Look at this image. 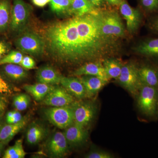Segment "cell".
Segmentation results:
<instances>
[{"label":"cell","instance_id":"6da1fadb","mask_svg":"<svg viewBox=\"0 0 158 158\" xmlns=\"http://www.w3.org/2000/svg\"><path fill=\"white\" fill-rule=\"evenodd\" d=\"M45 49L52 58L75 65L99 61L119 50V44L102 33L98 10L52 23L44 31Z\"/></svg>","mask_w":158,"mask_h":158},{"label":"cell","instance_id":"7a4b0ae2","mask_svg":"<svg viewBox=\"0 0 158 158\" xmlns=\"http://www.w3.org/2000/svg\"><path fill=\"white\" fill-rule=\"evenodd\" d=\"M101 29L106 37L116 40L124 37L126 30L118 12L114 10H98Z\"/></svg>","mask_w":158,"mask_h":158},{"label":"cell","instance_id":"3957f363","mask_svg":"<svg viewBox=\"0 0 158 158\" xmlns=\"http://www.w3.org/2000/svg\"><path fill=\"white\" fill-rule=\"evenodd\" d=\"M137 97L138 107L141 113L148 117L156 115L158 88L141 85Z\"/></svg>","mask_w":158,"mask_h":158},{"label":"cell","instance_id":"277c9868","mask_svg":"<svg viewBox=\"0 0 158 158\" xmlns=\"http://www.w3.org/2000/svg\"><path fill=\"white\" fill-rule=\"evenodd\" d=\"M15 44L21 52L34 56H41L45 49L43 38L31 32H27L21 35L15 40Z\"/></svg>","mask_w":158,"mask_h":158},{"label":"cell","instance_id":"5b68a950","mask_svg":"<svg viewBox=\"0 0 158 158\" xmlns=\"http://www.w3.org/2000/svg\"><path fill=\"white\" fill-rule=\"evenodd\" d=\"M116 80L119 85L133 96H137L141 85L138 73V67L135 63L130 62L124 64L121 73Z\"/></svg>","mask_w":158,"mask_h":158},{"label":"cell","instance_id":"8992f818","mask_svg":"<svg viewBox=\"0 0 158 158\" xmlns=\"http://www.w3.org/2000/svg\"><path fill=\"white\" fill-rule=\"evenodd\" d=\"M44 114L51 123L61 129H65L74 122L73 111L70 105L48 108L44 110Z\"/></svg>","mask_w":158,"mask_h":158},{"label":"cell","instance_id":"52a82bcc","mask_svg":"<svg viewBox=\"0 0 158 158\" xmlns=\"http://www.w3.org/2000/svg\"><path fill=\"white\" fill-rule=\"evenodd\" d=\"M73 111L74 123L86 127L93 120L97 108L93 102L80 101L70 105Z\"/></svg>","mask_w":158,"mask_h":158},{"label":"cell","instance_id":"ba28073f","mask_svg":"<svg viewBox=\"0 0 158 158\" xmlns=\"http://www.w3.org/2000/svg\"><path fill=\"white\" fill-rule=\"evenodd\" d=\"M30 7L23 0H14L11 7V19L9 27L14 32L23 30L28 21Z\"/></svg>","mask_w":158,"mask_h":158},{"label":"cell","instance_id":"9c48e42d","mask_svg":"<svg viewBox=\"0 0 158 158\" xmlns=\"http://www.w3.org/2000/svg\"><path fill=\"white\" fill-rule=\"evenodd\" d=\"M69 146L64 133L56 132L49 138L45 148L49 156L51 158H63L67 156Z\"/></svg>","mask_w":158,"mask_h":158},{"label":"cell","instance_id":"30bf717a","mask_svg":"<svg viewBox=\"0 0 158 158\" xmlns=\"http://www.w3.org/2000/svg\"><path fill=\"white\" fill-rule=\"evenodd\" d=\"M118 6L120 14L126 22L127 31L130 34L135 33L142 23V12L139 9L130 6L126 0H123Z\"/></svg>","mask_w":158,"mask_h":158},{"label":"cell","instance_id":"8fae6325","mask_svg":"<svg viewBox=\"0 0 158 158\" xmlns=\"http://www.w3.org/2000/svg\"><path fill=\"white\" fill-rule=\"evenodd\" d=\"M43 104L52 107L69 106L75 101V98L64 87H55L42 101Z\"/></svg>","mask_w":158,"mask_h":158},{"label":"cell","instance_id":"7c38bea8","mask_svg":"<svg viewBox=\"0 0 158 158\" xmlns=\"http://www.w3.org/2000/svg\"><path fill=\"white\" fill-rule=\"evenodd\" d=\"M64 135L69 147H80L88 141V132L85 127L73 123L65 129Z\"/></svg>","mask_w":158,"mask_h":158},{"label":"cell","instance_id":"4fadbf2b","mask_svg":"<svg viewBox=\"0 0 158 158\" xmlns=\"http://www.w3.org/2000/svg\"><path fill=\"white\" fill-rule=\"evenodd\" d=\"M136 54L158 60V37H148L141 40L133 47Z\"/></svg>","mask_w":158,"mask_h":158},{"label":"cell","instance_id":"5bb4252c","mask_svg":"<svg viewBox=\"0 0 158 158\" xmlns=\"http://www.w3.org/2000/svg\"><path fill=\"white\" fill-rule=\"evenodd\" d=\"M75 76H93L109 81L110 79L105 72L102 63L100 61L86 62L73 72Z\"/></svg>","mask_w":158,"mask_h":158},{"label":"cell","instance_id":"9a60e30c","mask_svg":"<svg viewBox=\"0 0 158 158\" xmlns=\"http://www.w3.org/2000/svg\"><path fill=\"white\" fill-rule=\"evenodd\" d=\"M141 85H147L158 89V67L149 63L138 67Z\"/></svg>","mask_w":158,"mask_h":158},{"label":"cell","instance_id":"2e32d148","mask_svg":"<svg viewBox=\"0 0 158 158\" xmlns=\"http://www.w3.org/2000/svg\"><path fill=\"white\" fill-rule=\"evenodd\" d=\"M60 84L74 98L81 100L87 97L84 85L79 78L61 77Z\"/></svg>","mask_w":158,"mask_h":158},{"label":"cell","instance_id":"e0dca14e","mask_svg":"<svg viewBox=\"0 0 158 158\" xmlns=\"http://www.w3.org/2000/svg\"><path fill=\"white\" fill-rule=\"evenodd\" d=\"M85 87L87 97L95 96L109 81L93 76L84 75L79 77Z\"/></svg>","mask_w":158,"mask_h":158},{"label":"cell","instance_id":"ac0fdd59","mask_svg":"<svg viewBox=\"0 0 158 158\" xmlns=\"http://www.w3.org/2000/svg\"><path fill=\"white\" fill-rule=\"evenodd\" d=\"M28 122V117H24L21 121L16 123L4 126L0 130V142L6 144L11 141L15 135L26 126Z\"/></svg>","mask_w":158,"mask_h":158},{"label":"cell","instance_id":"d6986e66","mask_svg":"<svg viewBox=\"0 0 158 158\" xmlns=\"http://www.w3.org/2000/svg\"><path fill=\"white\" fill-rule=\"evenodd\" d=\"M62 76L51 66H42L37 72V78L39 83L52 85L60 84Z\"/></svg>","mask_w":158,"mask_h":158},{"label":"cell","instance_id":"ffe728a7","mask_svg":"<svg viewBox=\"0 0 158 158\" xmlns=\"http://www.w3.org/2000/svg\"><path fill=\"white\" fill-rule=\"evenodd\" d=\"M2 65V73L11 81H21L28 76L27 72L21 65L15 64H7Z\"/></svg>","mask_w":158,"mask_h":158},{"label":"cell","instance_id":"44dd1931","mask_svg":"<svg viewBox=\"0 0 158 158\" xmlns=\"http://www.w3.org/2000/svg\"><path fill=\"white\" fill-rule=\"evenodd\" d=\"M47 130L45 127L34 123L29 127L26 133V139L28 144L34 145L42 141L47 135Z\"/></svg>","mask_w":158,"mask_h":158},{"label":"cell","instance_id":"7402d4cb","mask_svg":"<svg viewBox=\"0 0 158 158\" xmlns=\"http://www.w3.org/2000/svg\"><path fill=\"white\" fill-rule=\"evenodd\" d=\"M54 85L38 83L34 85H26L23 88L37 101H42L49 93L55 88Z\"/></svg>","mask_w":158,"mask_h":158},{"label":"cell","instance_id":"603a6c76","mask_svg":"<svg viewBox=\"0 0 158 158\" xmlns=\"http://www.w3.org/2000/svg\"><path fill=\"white\" fill-rule=\"evenodd\" d=\"M97 10L89 0H73L71 6L69 15L82 16L93 13Z\"/></svg>","mask_w":158,"mask_h":158},{"label":"cell","instance_id":"cb8c5ba5","mask_svg":"<svg viewBox=\"0 0 158 158\" xmlns=\"http://www.w3.org/2000/svg\"><path fill=\"white\" fill-rule=\"evenodd\" d=\"M105 72L110 80L117 79L121 73L123 63L119 59L114 58H107L102 60Z\"/></svg>","mask_w":158,"mask_h":158},{"label":"cell","instance_id":"d4e9b609","mask_svg":"<svg viewBox=\"0 0 158 158\" xmlns=\"http://www.w3.org/2000/svg\"><path fill=\"white\" fill-rule=\"evenodd\" d=\"M11 9L10 0H0V32L6 31L9 27Z\"/></svg>","mask_w":158,"mask_h":158},{"label":"cell","instance_id":"484cf974","mask_svg":"<svg viewBox=\"0 0 158 158\" xmlns=\"http://www.w3.org/2000/svg\"><path fill=\"white\" fill-rule=\"evenodd\" d=\"M50 6L52 11L59 15H69L71 0H50Z\"/></svg>","mask_w":158,"mask_h":158},{"label":"cell","instance_id":"4316f807","mask_svg":"<svg viewBox=\"0 0 158 158\" xmlns=\"http://www.w3.org/2000/svg\"><path fill=\"white\" fill-rule=\"evenodd\" d=\"M23 139H20L15 141L13 146L7 148L4 153L3 158H24L27 152L23 147Z\"/></svg>","mask_w":158,"mask_h":158},{"label":"cell","instance_id":"83f0119b","mask_svg":"<svg viewBox=\"0 0 158 158\" xmlns=\"http://www.w3.org/2000/svg\"><path fill=\"white\" fill-rule=\"evenodd\" d=\"M23 54L19 51H13L0 59V66L7 64H15L20 65L23 58Z\"/></svg>","mask_w":158,"mask_h":158},{"label":"cell","instance_id":"f1b7e54d","mask_svg":"<svg viewBox=\"0 0 158 158\" xmlns=\"http://www.w3.org/2000/svg\"><path fill=\"white\" fill-rule=\"evenodd\" d=\"M31 102V98L27 94H19L14 97L13 104L18 111H23L28 108Z\"/></svg>","mask_w":158,"mask_h":158},{"label":"cell","instance_id":"f546056e","mask_svg":"<svg viewBox=\"0 0 158 158\" xmlns=\"http://www.w3.org/2000/svg\"><path fill=\"white\" fill-rule=\"evenodd\" d=\"M142 9L147 14L158 12V0H140Z\"/></svg>","mask_w":158,"mask_h":158},{"label":"cell","instance_id":"4dcf8cb0","mask_svg":"<svg viewBox=\"0 0 158 158\" xmlns=\"http://www.w3.org/2000/svg\"><path fill=\"white\" fill-rule=\"evenodd\" d=\"M23 118L21 114L18 110L8 112L6 116V122L8 124L17 123L21 121Z\"/></svg>","mask_w":158,"mask_h":158},{"label":"cell","instance_id":"1f68e13d","mask_svg":"<svg viewBox=\"0 0 158 158\" xmlns=\"http://www.w3.org/2000/svg\"><path fill=\"white\" fill-rule=\"evenodd\" d=\"M87 158H112L113 156L110 153L101 150H93L85 156Z\"/></svg>","mask_w":158,"mask_h":158},{"label":"cell","instance_id":"d6a6232c","mask_svg":"<svg viewBox=\"0 0 158 158\" xmlns=\"http://www.w3.org/2000/svg\"><path fill=\"white\" fill-rule=\"evenodd\" d=\"M23 68L27 69H33L36 68V63L32 57L27 56L23 57L20 65Z\"/></svg>","mask_w":158,"mask_h":158},{"label":"cell","instance_id":"836d02e7","mask_svg":"<svg viewBox=\"0 0 158 158\" xmlns=\"http://www.w3.org/2000/svg\"><path fill=\"white\" fill-rule=\"evenodd\" d=\"M12 93V90L9 84L3 79L0 74V94H10Z\"/></svg>","mask_w":158,"mask_h":158},{"label":"cell","instance_id":"e575fe53","mask_svg":"<svg viewBox=\"0 0 158 158\" xmlns=\"http://www.w3.org/2000/svg\"><path fill=\"white\" fill-rule=\"evenodd\" d=\"M148 27L153 32L158 34V13L150 19L148 21Z\"/></svg>","mask_w":158,"mask_h":158},{"label":"cell","instance_id":"d590c367","mask_svg":"<svg viewBox=\"0 0 158 158\" xmlns=\"http://www.w3.org/2000/svg\"><path fill=\"white\" fill-rule=\"evenodd\" d=\"M10 46L8 43L4 40H0V59L9 52Z\"/></svg>","mask_w":158,"mask_h":158},{"label":"cell","instance_id":"8d00e7d4","mask_svg":"<svg viewBox=\"0 0 158 158\" xmlns=\"http://www.w3.org/2000/svg\"><path fill=\"white\" fill-rule=\"evenodd\" d=\"M8 104V100L6 97L0 96V117L2 116L3 113L5 112Z\"/></svg>","mask_w":158,"mask_h":158},{"label":"cell","instance_id":"74e56055","mask_svg":"<svg viewBox=\"0 0 158 158\" xmlns=\"http://www.w3.org/2000/svg\"><path fill=\"white\" fill-rule=\"evenodd\" d=\"M34 5L39 7H43L50 2V0H32Z\"/></svg>","mask_w":158,"mask_h":158},{"label":"cell","instance_id":"f35d334b","mask_svg":"<svg viewBox=\"0 0 158 158\" xmlns=\"http://www.w3.org/2000/svg\"><path fill=\"white\" fill-rule=\"evenodd\" d=\"M109 4L112 6H119L123 0H105Z\"/></svg>","mask_w":158,"mask_h":158},{"label":"cell","instance_id":"ab89813d","mask_svg":"<svg viewBox=\"0 0 158 158\" xmlns=\"http://www.w3.org/2000/svg\"><path fill=\"white\" fill-rule=\"evenodd\" d=\"M94 7H98L102 5L105 0H89Z\"/></svg>","mask_w":158,"mask_h":158},{"label":"cell","instance_id":"60d3db41","mask_svg":"<svg viewBox=\"0 0 158 158\" xmlns=\"http://www.w3.org/2000/svg\"><path fill=\"white\" fill-rule=\"evenodd\" d=\"M5 145H6V144H4V143H2V142H0V157H1V155H2V152Z\"/></svg>","mask_w":158,"mask_h":158},{"label":"cell","instance_id":"b9f144b4","mask_svg":"<svg viewBox=\"0 0 158 158\" xmlns=\"http://www.w3.org/2000/svg\"><path fill=\"white\" fill-rule=\"evenodd\" d=\"M0 118H1V117H0ZM2 122H1V118H0V130H1V128H2Z\"/></svg>","mask_w":158,"mask_h":158},{"label":"cell","instance_id":"7bdbcfd3","mask_svg":"<svg viewBox=\"0 0 158 158\" xmlns=\"http://www.w3.org/2000/svg\"><path fill=\"white\" fill-rule=\"evenodd\" d=\"M156 115L158 116V102L157 104V112H156Z\"/></svg>","mask_w":158,"mask_h":158},{"label":"cell","instance_id":"ee69618b","mask_svg":"<svg viewBox=\"0 0 158 158\" xmlns=\"http://www.w3.org/2000/svg\"><path fill=\"white\" fill-rule=\"evenodd\" d=\"M71 1H73V0H71Z\"/></svg>","mask_w":158,"mask_h":158}]
</instances>
